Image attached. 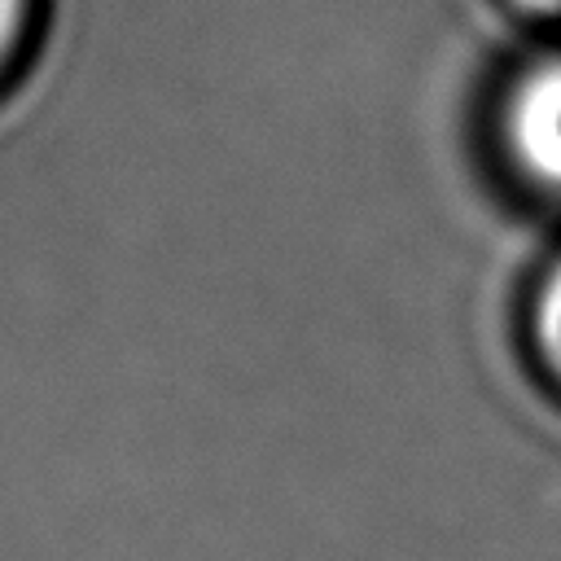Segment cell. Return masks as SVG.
<instances>
[{
	"mask_svg": "<svg viewBox=\"0 0 561 561\" xmlns=\"http://www.w3.org/2000/svg\"><path fill=\"white\" fill-rule=\"evenodd\" d=\"M504 127L517 167L561 193V57L517 79Z\"/></svg>",
	"mask_w": 561,
	"mask_h": 561,
	"instance_id": "cell-1",
	"label": "cell"
},
{
	"mask_svg": "<svg viewBox=\"0 0 561 561\" xmlns=\"http://www.w3.org/2000/svg\"><path fill=\"white\" fill-rule=\"evenodd\" d=\"M535 346L548 364V373L561 381V263L548 272L535 298Z\"/></svg>",
	"mask_w": 561,
	"mask_h": 561,
	"instance_id": "cell-2",
	"label": "cell"
},
{
	"mask_svg": "<svg viewBox=\"0 0 561 561\" xmlns=\"http://www.w3.org/2000/svg\"><path fill=\"white\" fill-rule=\"evenodd\" d=\"M13 22H18V0H0V53L13 39Z\"/></svg>",
	"mask_w": 561,
	"mask_h": 561,
	"instance_id": "cell-3",
	"label": "cell"
},
{
	"mask_svg": "<svg viewBox=\"0 0 561 561\" xmlns=\"http://www.w3.org/2000/svg\"><path fill=\"white\" fill-rule=\"evenodd\" d=\"M530 9H543V13H561V0H522Z\"/></svg>",
	"mask_w": 561,
	"mask_h": 561,
	"instance_id": "cell-4",
	"label": "cell"
}]
</instances>
